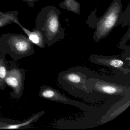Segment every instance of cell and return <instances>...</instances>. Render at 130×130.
Listing matches in <instances>:
<instances>
[{
	"label": "cell",
	"instance_id": "52a82bcc",
	"mask_svg": "<svg viewBox=\"0 0 130 130\" xmlns=\"http://www.w3.org/2000/svg\"><path fill=\"white\" fill-rule=\"evenodd\" d=\"M90 60L92 63L96 64L108 66L113 69H117L127 74L130 72L126 60L119 56L91 55Z\"/></svg>",
	"mask_w": 130,
	"mask_h": 130
},
{
	"label": "cell",
	"instance_id": "7a4b0ae2",
	"mask_svg": "<svg viewBox=\"0 0 130 130\" xmlns=\"http://www.w3.org/2000/svg\"><path fill=\"white\" fill-rule=\"evenodd\" d=\"M61 13L56 7L48 6L43 7L36 17L33 30H38L41 32L45 43L48 47L65 36L64 29L59 19Z\"/></svg>",
	"mask_w": 130,
	"mask_h": 130
},
{
	"label": "cell",
	"instance_id": "5bb4252c",
	"mask_svg": "<svg viewBox=\"0 0 130 130\" xmlns=\"http://www.w3.org/2000/svg\"><path fill=\"white\" fill-rule=\"evenodd\" d=\"M39 0H23V1L27 4L29 7L32 8L34 7L35 3L38 2Z\"/></svg>",
	"mask_w": 130,
	"mask_h": 130
},
{
	"label": "cell",
	"instance_id": "7c38bea8",
	"mask_svg": "<svg viewBox=\"0 0 130 130\" xmlns=\"http://www.w3.org/2000/svg\"><path fill=\"white\" fill-rule=\"evenodd\" d=\"M61 8L76 14H80V4L76 0H64L60 3Z\"/></svg>",
	"mask_w": 130,
	"mask_h": 130
},
{
	"label": "cell",
	"instance_id": "9c48e42d",
	"mask_svg": "<svg viewBox=\"0 0 130 130\" xmlns=\"http://www.w3.org/2000/svg\"><path fill=\"white\" fill-rule=\"evenodd\" d=\"M39 96L41 98L51 101L78 106L76 102L71 100L64 94H62L58 90L49 86L43 85L41 87Z\"/></svg>",
	"mask_w": 130,
	"mask_h": 130
},
{
	"label": "cell",
	"instance_id": "9a60e30c",
	"mask_svg": "<svg viewBox=\"0 0 130 130\" xmlns=\"http://www.w3.org/2000/svg\"><path fill=\"white\" fill-rule=\"evenodd\" d=\"M0 54H1V52H0Z\"/></svg>",
	"mask_w": 130,
	"mask_h": 130
},
{
	"label": "cell",
	"instance_id": "8992f818",
	"mask_svg": "<svg viewBox=\"0 0 130 130\" xmlns=\"http://www.w3.org/2000/svg\"><path fill=\"white\" fill-rule=\"evenodd\" d=\"M86 86L92 92L94 90L107 95H118L130 93V89L128 87L96 78L87 79Z\"/></svg>",
	"mask_w": 130,
	"mask_h": 130
},
{
	"label": "cell",
	"instance_id": "30bf717a",
	"mask_svg": "<svg viewBox=\"0 0 130 130\" xmlns=\"http://www.w3.org/2000/svg\"><path fill=\"white\" fill-rule=\"evenodd\" d=\"M45 112L44 111H41L39 112L36 113L35 115L32 116L27 120L22 122L19 124H2L0 126V129H20L23 127H27L31 124L34 122L38 120L44 114Z\"/></svg>",
	"mask_w": 130,
	"mask_h": 130
},
{
	"label": "cell",
	"instance_id": "4fadbf2b",
	"mask_svg": "<svg viewBox=\"0 0 130 130\" xmlns=\"http://www.w3.org/2000/svg\"><path fill=\"white\" fill-rule=\"evenodd\" d=\"M13 23L11 20L6 16L3 12L0 11V28Z\"/></svg>",
	"mask_w": 130,
	"mask_h": 130
},
{
	"label": "cell",
	"instance_id": "8fae6325",
	"mask_svg": "<svg viewBox=\"0 0 130 130\" xmlns=\"http://www.w3.org/2000/svg\"><path fill=\"white\" fill-rule=\"evenodd\" d=\"M6 55L1 52L0 54V90L4 91L7 85L5 79L7 75L8 66L6 59Z\"/></svg>",
	"mask_w": 130,
	"mask_h": 130
},
{
	"label": "cell",
	"instance_id": "277c9868",
	"mask_svg": "<svg viewBox=\"0 0 130 130\" xmlns=\"http://www.w3.org/2000/svg\"><path fill=\"white\" fill-rule=\"evenodd\" d=\"M25 79V72L22 68L16 65H12L8 67L5 83L11 87L12 92L10 95L14 99H20L24 91V82Z\"/></svg>",
	"mask_w": 130,
	"mask_h": 130
},
{
	"label": "cell",
	"instance_id": "ba28073f",
	"mask_svg": "<svg viewBox=\"0 0 130 130\" xmlns=\"http://www.w3.org/2000/svg\"><path fill=\"white\" fill-rule=\"evenodd\" d=\"M3 13L6 17L12 20L13 23H15L20 26L28 36L29 40L34 44L36 45L41 48H44L45 43L41 32L38 30L33 29L32 31H30L22 25L19 21V17H17L19 14L18 11L14 10L7 12H3Z\"/></svg>",
	"mask_w": 130,
	"mask_h": 130
},
{
	"label": "cell",
	"instance_id": "6da1fadb",
	"mask_svg": "<svg viewBox=\"0 0 130 130\" xmlns=\"http://www.w3.org/2000/svg\"><path fill=\"white\" fill-rule=\"evenodd\" d=\"M121 0H114L102 16L98 19L96 16V10L88 17L86 23L90 28H95L93 39L96 42L106 38L111 32L120 24L122 27L130 25V4L127 9L122 12Z\"/></svg>",
	"mask_w": 130,
	"mask_h": 130
},
{
	"label": "cell",
	"instance_id": "3957f363",
	"mask_svg": "<svg viewBox=\"0 0 130 130\" xmlns=\"http://www.w3.org/2000/svg\"><path fill=\"white\" fill-rule=\"evenodd\" d=\"M0 52L16 61L30 57L35 51L34 44L26 35L8 33L0 36Z\"/></svg>",
	"mask_w": 130,
	"mask_h": 130
},
{
	"label": "cell",
	"instance_id": "5b68a950",
	"mask_svg": "<svg viewBox=\"0 0 130 130\" xmlns=\"http://www.w3.org/2000/svg\"><path fill=\"white\" fill-rule=\"evenodd\" d=\"M59 83L64 88L83 90L86 93H91L86 86L87 78L86 75L81 72L69 70L60 74L58 77ZM68 87V88H69Z\"/></svg>",
	"mask_w": 130,
	"mask_h": 130
}]
</instances>
